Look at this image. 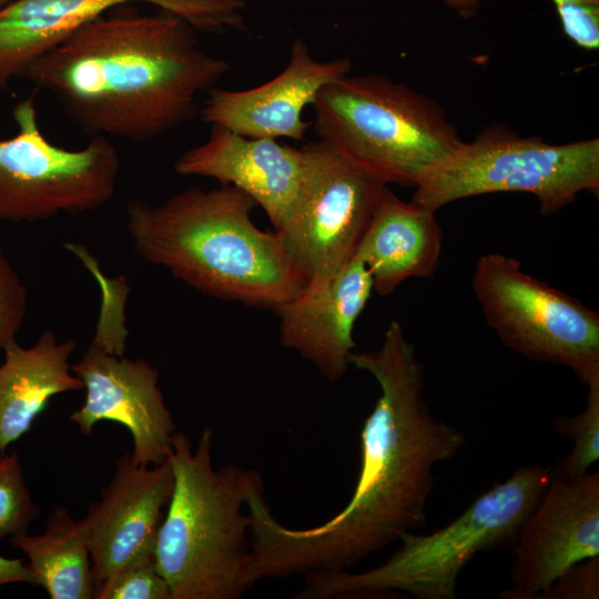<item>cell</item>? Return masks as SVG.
<instances>
[{
    "instance_id": "obj_18",
    "label": "cell",
    "mask_w": 599,
    "mask_h": 599,
    "mask_svg": "<svg viewBox=\"0 0 599 599\" xmlns=\"http://www.w3.org/2000/svg\"><path fill=\"white\" fill-rule=\"evenodd\" d=\"M443 242L436 211L413 200L405 202L387 186L356 254L369 271L374 292L386 296L408 278L432 276Z\"/></svg>"
},
{
    "instance_id": "obj_25",
    "label": "cell",
    "mask_w": 599,
    "mask_h": 599,
    "mask_svg": "<svg viewBox=\"0 0 599 599\" xmlns=\"http://www.w3.org/2000/svg\"><path fill=\"white\" fill-rule=\"evenodd\" d=\"M27 311V287L0 246V354L16 339Z\"/></svg>"
},
{
    "instance_id": "obj_23",
    "label": "cell",
    "mask_w": 599,
    "mask_h": 599,
    "mask_svg": "<svg viewBox=\"0 0 599 599\" xmlns=\"http://www.w3.org/2000/svg\"><path fill=\"white\" fill-rule=\"evenodd\" d=\"M460 17L470 18L480 0H443ZM566 35L586 50L599 48V0H551Z\"/></svg>"
},
{
    "instance_id": "obj_1",
    "label": "cell",
    "mask_w": 599,
    "mask_h": 599,
    "mask_svg": "<svg viewBox=\"0 0 599 599\" xmlns=\"http://www.w3.org/2000/svg\"><path fill=\"white\" fill-rule=\"evenodd\" d=\"M349 365L369 373L380 394L361 432V468L346 506L323 524L291 528L272 515L264 488L246 496L250 549L243 581L347 570L402 535L422 528L437 463L454 458L465 435L436 419L424 398V366L392 321L380 347L353 351Z\"/></svg>"
},
{
    "instance_id": "obj_4",
    "label": "cell",
    "mask_w": 599,
    "mask_h": 599,
    "mask_svg": "<svg viewBox=\"0 0 599 599\" xmlns=\"http://www.w3.org/2000/svg\"><path fill=\"white\" fill-rule=\"evenodd\" d=\"M214 433L196 446L174 433L169 456L173 491L160 526L154 561L171 599H236L250 549L247 487L255 470L213 464Z\"/></svg>"
},
{
    "instance_id": "obj_14",
    "label": "cell",
    "mask_w": 599,
    "mask_h": 599,
    "mask_svg": "<svg viewBox=\"0 0 599 599\" xmlns=\"http://www.w3.org/2000/svg\"><path fill=\"white\" fill-rule=\"evenodd\" d=\"M173 486L170 459L153 468L132 463L129 454L116 460L112 479L84 518L94 589L124 566L153 557Z\"/></svg>"
},
{
    "instance_id": "obj_6",
    "label": "cell",
    "mask_w": 599,
    "mask_h": 599,
    "mask_svg": "<svg viewBox=\"0 0 599 599\" xmlns=\"http://www.w3.org/2000/svg\"><path fill=\"white\" fill-rule=\"evenodd\" d=\"M311 106L318 139L388 184L415 187L464 143L435 99L383 75L342 77Z\"/></svg>"
},
{
    "instance_id": "obj_2",
    "label": "cell",
    "mask_w": 599,
    "mask_h": 599,
    "mask_svg": "<svg viewBox=\"0 0 599 599\" xmlns=\"http://www.w3.org/2000/svg\"><path fill=\"white\" fill-rule=\"evenodd\" d=\"M230 68L182 19L122 13L82 26L23 78L53 95L87 134L146 141L191 120L201 94Z\"/></svg>"
},
{
    "instance_id": "obj_20",
    "label": "cell",
    "mask_w": 599,
    "mask_h": 599,
    "mask_svg": "<svg viewBox=\"0 0 599 599\" xmlns=\"http://www.w3.org/2000/svg\"><path fill=\"white\" fill-rule=\"evenodd\" d=\"M28 558L35 586L50 599H91L94 582L91 569L89 529L85 519L75 520L65 507L57 506L40 535L10 538Z\"/></svg>"
},
{
    "instance_id": "obj_7",
    "label": "cell",
    "mask_w": 599,
    "mask_h": 599,
    "mask_svg": "<svg viewBox=\"0 0 599 599\" xmlns=\"http://www.w3.org/2000/svg\"><path fill=\"white\" fill-rule=\"evenodd\" d=\"M583 191H599V139L551 144L501 124L484 129L415 186L413 201L437 211L457 200L500 192L536 196L550 215Z\"/></svg>"
},
{
    "instance_id": "obj_28",
    "label": "cell",
    "mask_w": 599,
    "mask_h": 599,
    "mask_svg": "<svg viewBox=\"0 0 599 599\" xmlns=\"http://www.w3.org/2000/svg\"><path fill=\"white\" fill-rule=\"evenodd\" d=\"M14 1H17V0H0V9L8 6V4H10V3H12V2H14Z\"/></svg>"
},
{
    "instance_id": "obj_22",
    "label": "cell",
    "mask_w": 599,
    "mask_h": 599,
    "mask_svg": "<svg viewBox=\"0 0 599 599\" xmlns=\"http://www.w3.org/2000/svg\"><path fill=\"white\" fill-rule=\"evenodd\" d=\"M40 512L26 484L19 454L0 455V542L27 534Z\"/></svg>"
},
{
    "instance_id": "obj_19",
    "label": "cell",
    "mask_w": 599,
    "mask_h": 599,
    "mask_svg": "<svg viewBox=\"0 0 599 599\" xmlns=\"http://www.w3.org/2000/svg\"><path fill=\"white\" fill-rule=\"evenodd\" d=\"M77 341L44 329L30 347L7 345L0 364V455L22 438L55 395L84 389L70 358Z\"/></svg>"
},
{
    "instance_id": "obj_24",
    "label": "cell",
    "mask_w": 599,
    "mask_h": 599,
    "mask_svg": "<svg viewBox=\"0 0 599 599\" xmlns=\"http://www.w3.org/2000/svg\"><path fill=\"white\" fill-rule=\"evenodd\" d=\"M93 599H171V593L154 557H150L118 570L95 587Z\"/></svg>"
},
{
    "instance_id": "obj_12",
    "label": "cell",
    "mask_w": 599,
    "mask_h": 599,
    "mask_svg": "<svg viewBox=\"0 0 599 599\" xmlns=\"http://www.w3.org/2000/svg\"><path fill=\"white\" fill-rule=\"evenodd\" d=\"M139 2L203 33L223 34L245 24L244 0H17L0 9V92L82 26L116 7Z\"/></svg>"
},
{
    "instance_id": "obj_11",
    "label": "cell",
    "mask_w": 599,
    "mask_h": 599,
    "mask_svg": "<svg viewBox=\"0 0 599 599\" xmlns=\"http://www.w3.org/2000/svg\"><path fill=\"white\" fill-rule=\"evenodd\" d=\"M505 599H537L576 564L599 556V471L552 473L516 537Z\"/></svg>"
},
{
    "instance_id": "obj_3",
    "label": "cell",
    "mask_w": 599,
    "mask_h": 599,
    "mask_svg": "<svg viewBox=\"0 0 599 599\" xmlns=\"http://www.w3.org/2000/svg\"><path fill=\"white\" fill-rule=\"evenodd\" d=\"M255 202L231 185L190 187L160 204L131 200L135 254L213 297L276 308L305 288L277 231L252 221Z\"/></svg>"
},
{
    "instance_id": "obj_15",
    "label": "cell",
    "mask_w": 599,
    "mask_h": 599,
    "mask_svg": "<svg viewBox=\"0 0 599 599\" xmlns=\"http://www.w3.org/2000/svg\"><path fill=\"white\" fill-rule=\"evenodd\" d=\"M348 58L317 61L306 42L296 39L288 62L272 80L246 90L214 87L200 109L203 122L247 138L302 140L312 123L303 118L327 84L351 73Z\"/></svg>"
},
{
    "instance_id": "obj_9",
    "label": "cell",
    "mask_w": 599,
    "mask_h": 599,
    "mask_svg": "<svg viewBox=\"0 0 599 599\" xmlns=\"http://www.w3.org/2000/svg\"><path fill=\"white\" fill-rule=\"evenodd\" d=\"M13 119L17 133L0 140V221L33 223L111 201L120 159L109 138L92 136L79 150L51 143L38 124L33 97L14 106Z\"/></svg>"
},
{
    "instance_id": "obj_21",
    "label": "cell",
    "mask_w": 599,
    "mask_h": 599,
    "mask_svg": "<svg viewBox=\"0 0 599 599\" xmlns=\"http://www.w3.org/2000/svg\"><path fill=\"white\" fill-rule=\"evenodd\" d=\"M586 408L573 417H558L554 430L573 441L569 455L559 460L554 474L573 478L588 473L599 458V378L586 384Z\"/></svg>"
},
{
    "instance_id": "obj_26",
    "label": "cell",
    "mask_w": 599,
    "mask_h": 599,
    "mask_svg": "<svg viewBox=\"0 0 599 599\" xmlns=\"http://www.w3.org/2000/svg\"><path fill=\"white\" fill-rule=\"evenodd\" d=\"M539 599H598L599 556L580 561L556 579Z\"/></svg>"
},
{
    "instance_id": "obj_10",
    "label": "cell",
    "mask_w": 599,
    "mask_h": 599,
    "mask_svg": "<svg viewBox=\"0 0 599 599\" xmlns=\"http://www.w3.org/2000/svg\"><path fill=\"white\" fill-rule=\"evenodd\" d=\"M307 172L280 233L305 281L325 285L356 253L388 183L317 139L304 145Z\"/></svg>"
},
{
    "instance_id": "obj_8",
    "label": "cell",
    "mask_w": 599,
    "mask_h": 599,
    "mask_svg": "<svg viewBox=\"0 0 599 599\" xmlns=\"http://www.w3.org/2000/svg\"><path fill=\"white\" fill-rule=\"evenodd\" d=\"M471 285L487 325L529 359L571 368L588 384L599 378V314L526 273L500 253L483 254Z\"/></svg>"
},
{
    "instance_id": "obj_5",
    "label": "cell",
    "mask_w": 599,
    "mask_h": 599,
    "mask_svg": "<svg viewBox=\"0 0 599 599\" xmlns=\"http://www.w3.org/2000/svg\"><path fill=\"white\" fill-rule=\"evenodd\" d=\"M551 476L552 470L541 465L522 466L445 527L426 535H402L399 548L379 566L361 572L305 575L295 598H356L402 591L417 599H454L458 578L476 555L516 540Z\"/></svg>"
},
{
    "instance_id": "obj_13",
    "label": "cell",
    "mask_w": 599,
    "mask_h": 599,
    "mask_svg": "<svg viewBox=\"0 0 599 599\" xmlns=\"http://www.w3.org/2000/svg\"><path fill=\"white\" fill-rule=\"evenodd\" d=\"M71 369L83 382L85 399L69 419L83 436H90L99 422H115L132 436V463L149 466L169 459L175 425L153 365L144 358L129 359L92 339Z\"/></svg>"
},
{
    "instance_id": "obj_17",
    "label": "cell",
    "mask_w": 599,
    "mask_h": 599,
    "mask_svg": "<svg viewBox=\"0 0 599 599\" xmlns=\"http://www.w3.org/2000/svg\"><path fill=\"white\" fill-rule=\"evenodd\" d=\"M373 290L364 262L355 255L322 287L304 290L278 305L281 344L311 362L329 382L347 372L355 323Z\"/></svg>"
},
{
    "instance_id": "obj_16",
    "label": "cell",
    "mask_w": 599,
    "mask_h": 599,
    "mask_svg": "<svg viewBox=\"0 0 599 599\" xmlns=\"http://www.w3.org/2000/svg\"><path fill=\"white\" fill-rule=\"evenodd\" d=\"M307 163L304 146L247 138L211 125L207 139L185 151L174 170L183 176L211 177L236 187L260 205L278 230L301 194Z\"/></svg>"
},
{
    "instance_id": "obj_27",
    "label": "cell",
    "mask_w": 599,
    "mask_h": 599,
    "mask_svg": "<svg viewBox=\"0 0 599 599\" xmlns=\"http://www.w3.org/2000/svg\"><path fill=\"white\" fill-rule=\"evenodd\" d=\"M11 583L35 586L31 570L21 558H7L0 555V589Z\"/></svg>"
}]
</instances>
